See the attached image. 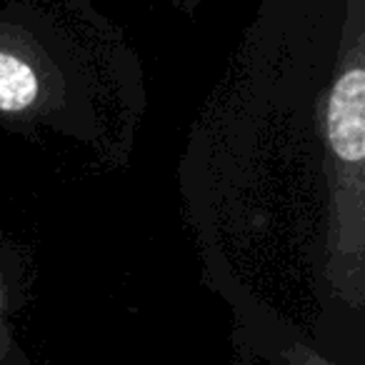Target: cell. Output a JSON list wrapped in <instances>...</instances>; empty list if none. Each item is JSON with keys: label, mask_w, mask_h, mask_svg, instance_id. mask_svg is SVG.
<instances>
[{"label": "cell", "mask_w": 365, "mask_h": 365, "mask_svg": "<svg viewBox=\"0 0 365 365\" xmlns=\"http://www.w3.org/2000/svg\"><path fill=\"white\" fill-rule=\"evenodd\" d=\"M182 168L195 228L363 238L365 0H265Z\"/></svg>", "instance_id": "6da1fadb"}, {"label": "cell", "mask_w": 365, "mask_h": 365, "mask_svg": "<svg viewBox=\"0 0 365 365\" xmlns=\"http://www.w3.org/2000/svg\"><path fill=\"white\" fill-rule=\"evenodd\" d=\"M93 98L86 88L83 51L53 21L38 13H0V118L43 123L48 130L91 138L96 133L73 101L96 115Z\"/></svg>", "instance_id": "7a4b0ae2"}]
</instances>
